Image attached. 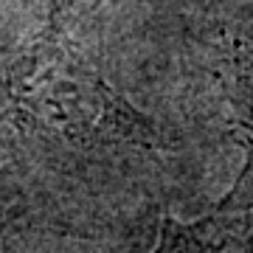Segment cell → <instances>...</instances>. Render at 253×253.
Returning a JSON list of instances; mask_svg holds the SVG:
<instances>
[{
	"mask_svg": "<svg viewBox=\"0 0 253 253\" xmlns=\"http://www.w3.org/2000/svg\"><path fill=\"white\" fill-rule=\"evenodd\" d=\"M87 3H90V6H93L96 0H73V6H87Z\"/></svg>",
	"mask_w": 253,
	"mask_h": 253,
	"instance_id": "cell-1",
	"label": "cell"
}]
</instances>
